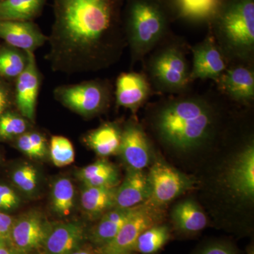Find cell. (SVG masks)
I'll use <instances>...</instances> for the list:
<instances>
[{"label": "cell", "instance_id": "cell-1", "mask_svg": "<svg viewBox=\"0 0 254 254\" xmlns=\"http://www.w3.org/2000/svg\"><path fill=\"white\" fill-rule=\"evenodd\" d=\"M124 0H54L48 55L65 73L98 71L116 63L127 45Z\"/></svg>", "mask_w": 254, "mask_h": 254}, {"label": "cell", "instance_id": "cell-2", "mask_svg": "<svg viewBox=\"0 0 254 254\" xmlns=\"http://www.w3.org/2000/svg\"><path fill=\"white\" fill-rule=\"evenodd\" d=\"M214 93L169 95L153 106L152 123L159 138L168 146L190 151L214 137L219 110Z\"/></svg>", "mask_w": 254, "mask_h": 254}, {"label": "cell", "instance_id": "cell-3", "mask_svg": "<svg viewBox=\"0 0 254 254\" xmlns=\"http://www.w3.org/2000/svg\"><path fill=\"white\" fill-rule=\"evenodd\" d=\"M209 26L229 65L254 66V0H225Z\"/></svg>", "mask_w": 254, "mask_h": 254}, {"label": "cell", "instance_id": "cell-4", "mask_svg": "<svg viewBox=\"0 0 254 254\" xmlns=\"http://www.w3.org/2000/svg\"><path fill=\"white\" fill-rule=\"evenodd\" d=\"M170 16L163 0H129L124 25L132 63L144 60L170 34Z\"/></svg>", "mask_w": 254, "mask_h": 254}, {"label": "cell", "instance_id": "cell-5", "mask_svg": "<svg viewBox=\"0 0 254 254\" xmlns=\"http://www.w3.org/2000/svg\"><path fill=\"white\" fill-rule=\"evenodd\" d=\"M187 50L183 39L169 34L145 57L143 73L153 93L172 95L190 91L192 81Z\"/></svg>", "mask_w": 254, "mask_h": 254}, {"label": "cell", "instance_id": "cell-6", "mask_svg": "<svg viewBox=\"0 0 254 254\" xmlns=\"http://www.w3.org/2000/svg\"><path fill=\"white\" fill-rule=\"evenodd\" d=\"M55 96L65 106L85 117L101 113L112 98L110 85L105 81L84 82L57 88Z\"/></svg>", "mask_w": 254, "mask_h": 254}, {"label": "cell", "instance_id": "cell-7", "mask_svg": "<svg viewBox=\"0 0 254 254\" xmlns=\"http://www.w3.org/2000/svg\"><path fill=\"white\" fill-rule=\"evenodd\" d=\"M158 208L148 202L138 205L111 242L100 247V254H133L137 239L147 229L158 225Z\"/></svg>", "mask_w": 254, "mask_h": 254}, {"label": "cell", "instance_id": "cell-8", "mask_svg": "<svg viewBox=\"0 0 254 254\" xmlns=\"http://www.w3.org/2000/svg\"><path fill=\"white\" fill-rule=\"evenodd\" d=\"M148 177L150 196L147 202L157 208L168 204L192 187L190 178L161 160L152 165Z\"/></svg>", "mask_w": 254, "mask_h": 254}, {"label": "cell", "instance_id": "cell-9", "mask_svg": "<svg viewBox=\"0 0 254 254\" xmlns=\"http://www.w3.org/2000/svg\"><path fill=\"white\" fill-rule=\"evenodd\" d=\"M193 63L190 67L191 81L210 79L216 82L228 67V62L210 31L205 39L190 47Z\"/></svg>", "mask_w": 254, "mask_h": 254}, {"label": "cell", "instance_id": "cell-10", "mask_svg": "<svg viewBox=\"0 0 254 254\" xmlns=\"http://www.w3.org/2000/svg\"><path fill=\"white\" fill-rule=\"evenodd\" d=\"M50 230L46 219L33 212L14 222L7 242L14 252L28 254L44 245Z\"/></svg>", "mask_w": 254, "mask_h": 254}, {"label": "cell", "instance_id": "cell-11", "mask_svg": "<svg viewBox=\"0 0 254 254\" xmlns=\"http://www.w3.org/2000/svg\"><path fill=\"white\" fill-rule=\"evenodd\" d=\"M215 83L218 91L235 103L250 105L254 101V66L244 64L229 65Z\"/></svg>", "mask_w": 254, "mask_h": 254}, {"label": "cell", "instance_id": "cell-12", "mask_svg": "<svg viewBox=\"0 0 254 254\" xmlns=\"http://www.w3.org/2000/svg\"><path fill=\"white\" fill-rule=\"evenodd\" d=\"M225 182L236 196L253 200L254 197V145L250 142L234 159L227 170Z\"/></svg>", "mask_w": 254, "mask_h": 254}, {"label": "cell", "instance_id": "cell-13", "mask_svg": "<svg viewBox=\"0 0 254 254\" xmlns=\"http://www.w3.org/2000/svg\"><path fill=\"white\" fill-rule=\"evenodd\" d=\"M119 153L128 169L143 170L148 166L151 148L146 133L139 125L129 123L125 126L122 132Z\"/></svg>", "mask_w": 254, "mask_h": 254}, {"label": "cell", "instance_id": "cell-14", "mask_svg": "<svg viewBox=\"0 0 254 254\" xmlns=\"http://www.w3.org/2000/svg\"><path fill=\"white\" fill-rule=\"evenodd\" d=\"M153 91L144 73H123L116 82L117 104L136 114L148 101Z\"/></svg>", "mask_w": 254, "mask_h": 254}, {"label": "cell", "instance_id": "cell-15", "mask_svg": "<svg viewBox=\"0 0 254 254\" xmlns=\"http://www.w3.org/2000/svg\"><path fill=\"white\" fill-rule=\"evenodd\" d=\"M27 64L22 73L17 77L16 86V103L23 117L33 121L41 78L33 52H26Z\"/></svg>", "mask_w": 254, "mask_h": 254}, {"label": "cell", "instance_id": "cell-16", "mask_svg": "<svg viewBox=\"0 0 254 254\" xmlns=\"http://www.w3.org/2000/svg\"><path fill=\"white\" fill-rule=\"evenodd\" d=\"M0 38L16 49L34 52L48 38L32 21L0 20Z\"/></svg>", "mask_w": 254, "mask_h": 254}, {"label": "cell", "instance_id": "cell-17", "mask_svg": "<svg viewBox=\"0 0 254 254\" xmlns=\"http://www.w3.org/2000/svg\"><path fill=\"white\" fill-rule=\"evenodd\" d=\"M150 196L148 175L143 170L128 169L123 183L115 191V208H134L146 203Z\"/></svg>", "mask_w": 254, "mask_h": 254}, {"label": "cell", "instance_id": "cell-18", "mask_svg": "<svg viewBox=\"0 0 254 254\" xmlns=\"http://www.w3.org/2000/svg\"><path fill=\"white\" fill-rule=\"evenodd\" d=\"M225 0H169V12L194 24H210Z\"/></svg>", "mask_w": 254, "mask_h": 254}, {"label": "cell", "instance_id": "cell-19", "mask_svg": "<svg viewBox=\"0 0 254 254\" xmlns=\"http://www.w3.org/2000/svg\"><path fill=\"white\" fill-rule=\"evenodd\" d=\"M84 238V228L78 222L57 225L50 230L44 243L46 254H71L79 248Z\"/></svg>", "mask_w": 254, "mask_h": 254}, {"label": "cell", "instance_id": "cell-20", "mask_svg": "<svg viewBox=\"0 0 254 254\" xmlns=\"http://www.w3.org/2000/svg\"><path fill=\"white\" fill-rule=\"evenodd\" d=\"M137 207L128 209L115 207L103 214L100 221L91 230L90 234L91 242L99 248L111 242L134 213Z\"/></svg>", "mask_w": 254, "mask_h": 254}, {"label": "cell", "instance_id": "cell-21", "mask_svg": "<svg viewBox=\"0 0 254 254\" xmlns=\"http://www.w3.org/2000/svg\"><path fill=\"white\" fill-rule=\"evenodd\" d=\"M122 132L123 130L115 124H105L88 133L84 141L97 155L110 156L119 153Z\"/></svg>", "mask_w": 254, "mask_h": 254}, {"label": "cell", "instance_id": "cell-22", "mask_svg": "<svg viewBox=\"0 0 254 254\" xmlns=\"http://www.w3.org/2000/svg\"><path fill=\"white\" fill-rule=\"evenodd\" d=\"M175 226L185 233H195L207 225L206 216L199 205L191 200L182 201L175 205L172 213Z\"/></svg>", "mask_w": 254, "mask_h": 254}, {"label": "cell", "instance_id": "cell-23", "mask_svg": "<svg viewBox=\"0 0 254 254\" xmlns=\"http://www.w3.org/2000/svg\"><path fill=\"white\" fill-rule=\"evenodd\" d=\"M77 176L84 186L116 187L120 183L118 168L110 162L100 160L78 171Z\"/></svg>", "mask_w": 254, "mask_h": 254}, {"label": "cell", "instance_id": "cell-24", "mask_svg": "<svg viewBox=\"0 0 254 254\" xmlns=\"http://www.w3.org/2000/svg\"><path fill=\"white\" fill-rule=\"evenodd\" d=\"M84 187L81 203L87 213L97 216L115 208L116 187Z\"/></svg>", "mask_w": 254, "mask_h": 254}, {"label": "cell", "instance_id": "cell-25", "mask_svg": "<svg viewBox=\"0 0 254 254\" xmlns=\"http://www.w3.org/2000/svg\"><path fill=\"white\" fill-rule=\"evenodd\" d=\"M46 0H0V20L32 21L41 14Z\"/></svg>", "mask_w": 254, "mask_h": 254}, {"label": "cell", "instance_id": "cell-26", "mask_svg": "<svg viewBox=\"0 0 254 254\" xmlns=\"http://www.w3.org/2000/svg\"><path fill=\"white\" fill-rule=\"evenodd\" d=\"M74 187L69 179H58L52 190L53 211L60 217L68 216L74 205Z\"/></svg>", "mask_w": 254, "mask_h": 254}, {"label": "cell", "instance_id": "cell-27", "mask_svg": "<svg viewBox=\"0 0 254 254\" xmlns=\"http://www.w3.org/2000/svg\"><path fill=\"white\" fill-rule=\"evenodd\" d=\"M170 237L166 225H155L142 232L137 239L133 252L142 254H153L161 250Z\"/></svg>", "mask_w": 254, "mask_h": 254}, {"label": "cell", "instance_id": "cell-28", "mask_svg": "<svg viewBox=\"0 0 254 254\" xmlns=\"http://www.w3.org/2000/svg\"><path fill=\"white\" fill-rule=\"evenodd\" d=\"M27 64V54L16 48L0 49V76L6 78L18 77Z\"/></svg>", "mask_w": 254, "mask_h": 254}, {"label": "cell", "instance_id": "cell-29", "mask_svg": "<svg viewBox=\"0 0 254 254\" xmlns=\"http://www.w3.org/2000/svg\"><path fill=\"white\" fill-rule=\"evenodd\" d=\"M50 154L55 166L63 168L73 163L74 148L71 142L61 136L52 137L50 143Z\"/></svg>", "mask_w": 254, "mask_h": 254}, {"label": "cell", "instance_id": "cell-30", "mask_svg": "<svg viewBox=\"0 0 254 254\" xmlns=\"http://www.w3.org/2000/svg\"><path fill=\"white\" fill-rule=\"evenodd\" d=\"M12 180L20 190L31 194L38 187V172L33 165L24 164L18 167L13 173Z\"/></svg>", "mask_w": 254, "mask_h": 254}, {"label": "cell", "instance_id": "cell-31", "mask_svg": "<svg viewBox=\"0 0 254 254\" xmlns=\"http://www.w3.org/2000/svg\"><path fill=\"white\" fill-rule=\"evenodd\" d=\"M27 123L24 119L12 113H4L0 117V138L10 139L26 132Z\"/></svg>", "mask_w": 254, "mask_h": 254}, {"label": "cell", "instance_id": "cell-32", "mask_svg": "<svg viewBox=\"0 0 254 254\" xmlns=\"http://www.w3.org/2000/svg\"><path fill=\"white\" fill-rule=\"evenodd\" d=\"M19 203V197L12 189L6 185H0V210H13Z\"/></svg>", "mask_w": 254, "mask_h": 254}, {"label": "cell", "instance_id": "cell-33", "mask_svg": "<svg viewBox=\"0 0 254 254\" xmlns=\"http://www.w3.org/2000/svg\"><path fill=\"white\" fill-rule=\"evenodd\" d=\"M30 141L36 150L38 158H43L47 153V143L45 137L37 132L28 133Z\"/></svg>", "mask_w": 254, "mask_h": 254}, {"label": "cell", "instance_id": "cell-34", "mask_svg": "<svg viewBox=\"0 0 254 254\" xmlns=\"http://www.w3.org/2000/svg\"><path fill=\"white\" fill-rule=\"evenodd\" d=\"M16 145L18 149L21 150L25 155L30 158H38L36 150L33 148L31 141H30L28 133H23L21 136H18Z\"/></svg>", "mask_w": 254, "mask_h": 254}, {"label": "cell", "instance_id": "cell-35", "mask_svg": "<svg viewBox=\"0 0 254 254\" xmlns=\"http://www.w3.org/2000/svg\"><path fill=\"white\" fill-rule=\"evenodd\" d=\"M14 222L9 215L0 212V240H9Z\"/></svg>", "mask_w": 254, "mask_h": 254}, {"label": "cell", "instance_id": "cell-36", "mask_svg": "<svg viewBox=\"0 0 254 254\" xmlns=\"http://www.w3.org/2000/svg\"><path fill=\"white\" fill-rule=\"evenodd\" d=\"M201 254H235L227 246L215 244L205 248Z\"/></svg>", "mask_w": 254, "mask_h": 254}, {"label": "cell", "instance_id": "cell-37", "mask_svg": "<svg viewBox=\"0 0 254 254\" xmlns=\"http://www.w3.org/2000/svg\"><path fill=\"white\" fill-rule=\"evenodd\" d=\"M8 103H9V94L6 88L0 83V117L4 114Z\"/></svg>", "mask_w": 254, "mask_h": 254}, {"label": "cell", "instance_id": "cell-38", "mask_svg": "<svg viewBox=\"0 0 254 254\" xmlns=\"http://www.w3.org/2000/svg\"><path fill=\"white\" fill-rule=\"evenodd\" d=\"M0 254H11V249L7 241L0 240Z\"/></svg>", "mask_w": 254, "mask_h": 254}, {"label": "cell", "instance_id": "cell-39", "mask_svg": "<svg viewBox=\"0 0 254 254\" xmlns=\"http://www.w3.org/2000/svg\"><path fill=\"white\" fill-rule=\"evenodd\" d=\"M71 254H95L93 251L88 250V249H77Z\"/></svg>", "mask_w": 254, "mask_h": 254}, {"label": "cell", "instance_id": "cell-40", "mask_svg": "<svg viewBox=\"0 0 254 254\" xmlns=\"http://www.w3.org/2000/svg\"><path fill=\"white\" fill-rule=\"evenodd\" d=\"M249 254H254V249H250V251H249Z\"/></svg>", "mask_w": 254, "mask_h": 254}, {"label": "cell", "instance_id": "cell-41", "mask_svg": "<svg viewBox=\"0 0 254 254\" xmlns=\"http://www.w3.org/2000/svg\"><path fill=\"white\" fill-rule=\"evenodd\" d=\"M11 254H23L17 253V252H14V251H13L12 250H11Z\"/></svg>", "mask_w": 254, "mask_h": 254}]
</instances>
